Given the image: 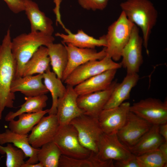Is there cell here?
Masks as SVG:
<instances>
[{
    "label": "cell",
    "mask_w": 167,
    "mask_h": 167,
    "mask_svg": "<svg viewBox=\"0 0 167 167\" xmlns=\"http://www.w3.org/2000/svg\"><path fill=\"white\" fill-rule=\"evenodd\" d=\"M11 40L8 29L0 45V120L5 108L14 107L15 98L11 89L16 71V62L11 50Z\"/></svg>",
    "instance_id": "6da1fadb"
},
{
    "label": "cell",
    "mask_w": 167,
    "mask_h": 167,
    "mask_svg": "<svg viewBox=\"0 0 167 167\" xmlns=\"http://www.w3.org/2000/svg\"><path fill=\"white\" fill-rule=\"evenodd\" d=\"M120 6L127 18L141 30L143 45L148 54L149 37L158 17L153 4L149 0H126L121 3Z\"/></svg>",
    "instance_id": "7a4b0ae2"
},
{
    "label": "cell",
    "mask_w": 167,
    "mask_h": 167,
    "mask_svg": "<svg viewBox=\"0 0 167 167\" xmlns=\"http://www.w3.org/2000/svg\"><path fill=\"white\" fill-rule=\"evenodd\" d=\"M54 40L52 35L40 32L22 33L13 38L11 48L16 63L15 78L22 76L25 65L40 46L47 47Z\"/></svg>",
    "instance_id": "3957f363"
},
{
    "label": "cell",
    "mask_w": 167,
    "mask_h": 167,
    "mask_svg": "<svg viewBox=\"0 0 167 167\" xmlns=\"http://www.w3.org/2000/svg\"><path fill=\"white\" fill-rule=\"evenodd\" d=\"M135 25L122 11L116 20L108 27L105 35L106 56L117 62L121 58L123 49L128 41Z\"/></svg>",
    "instance_id": "277c9868"
},
{
    "label": "cell",
    "mask_w": 167,
    "mask_h": 167,
    "mask_svg": "<svg viewBox=\"0 0 167 167\" xmlns=\"http://www.w3.org/2000/svg\"><path fill=\"white\" fill-rule=\"evenodd\" d=\"M53 141L62 155L74 158H88L91 151L83 147L79 140L77 132L71 124L59 125Z\"/></svg>",
    "instance_id": "5b68a950"
},
{
    "label": "cell",
    "mask_w": 167,
    "mask_h": 167,
    "mask_svg": "<svg viewBox=\"0 0 167 167\" xmlns=\"http://www.w3.org/2000/svg\"><path fill=\"white\" fill-rule=\"evenodd\" d=\"M75 129L82 145L97 153L100 138L103 133L97 118L83 114L70 122Z\"/></svg>",
    "instance_id": "8992f818"
},
{
    "label": "cell",
    "mask_w": 167,
    "mask_h": 167,
    "mask_svg": "<svg viewBox=\"0 0 167 167\" xmlns=\"http://www.w3.org/2000/svg\"><path fill=\"white\" fill-rule=\"evenodd\" d=\"M122 67L120 62L117 63L106 56L101 60L90 61L79 66L68 76L64 82L66 85L75 87L95 75Z\"/></svg>",
    "instance_id": "52a82bcc"
},
{
    "label": "cell",
    "mask_w": 167,
    "mask_h": 167,
    "mask_svg": "<svg viewBox=\"0 0 167 167\" xmlns=\"http://www.w3.org/2000/svg\"><path fill=\"white\" fill-rule=\"evenodd\" d=\"M130 111L152 125L167 122V101L148 98L131 105Z\"/></svg>",
    "instance_id": "ba28073f"
},
{
    "label": "cell",
    "mask_w": 167,
    "mask_h": 167,
    "mask_svg": "<svg viewBox=\"0 0 167 167\" xmlns=\"http://www.w3.org/2000/svg\"><path fill=\"white\" fill-rule=\"evenodd\" d=\"M139 30L135 24L129 40L122 52V59L120 63L122 66L126 69V74L138 73L143 62V40L139 35Z\"/></svg>",
    "instance_id": "9c48e42d"
},
{
    "label": "cell",
    "mask_w": 167,
    "mask_h": 167,
    "mask_svg": "<svg viewBox=\"0 0 167 167\" xmlns=\"http://www.w3.org/2000/svg\"><path fill=\"white\" fill-rule=\"evenodd\" d=\"M97 155L102 160L115 161L124 160L134 155L121 142L117 133H104L100 138Z\"/></svg>",
    "instance_id": "30bf717a"
},
{
    "label": "cell",
    "mask_w": 167,
    "mask_h": 167,
    "mask_svg": "<svg viewBox=\"0 0 167 167\" xmlns=\"http://www.w3.org/2000/svg\"><path fill=\"white\" fill-rule=\"evenodd\" d=\"M152 124L130 111L123 126L117 132L121 142L127 147L135 145Z\"/></svg>",
    "instance_id": "8fae6325"
},
{
    "label": "cell",
    "mask_w": 167,
    "mask_h": 167,
    "mask_svg": "<svg viewBox=\"0 0 167 167\" xmlns=\"http://www.w3.org/2000/svg\"><path fill=\"white\" fill-rule=\"evenodd\" d=\"M59 126L56 114L43 116L28 135L30 144L33 147L39 148L53 141Z\"/></svg>",
    "instance_id": "7c38bea8"
},
{
    "label": "cell",
    "mask_w": 167,
    "mask_h": 167,
    "mask_svg": "<svg viewBox=\"0 0 167 167\" xmlns=\"http://www.w3.org/2000/svg\"><path fill=\"white\" fill-rule=\"evenodd\" d=\"M130 106L129 102H125L118 106L102 111L97 119L103 133H117L126 122Z\"/></svg>",
    "instance_id": "4fadbf2b"
},
{
    "label": "cell",
    "mask_w": 167,
    "mask_h": 167,
    "mask_svg": "<svg viewBox=\"0 0 167 167\" xmlns=\"http://www.w3.org/2000/svg\"><path fill=\"white\" fill-rule=\"evenodd\" d=\"M64 44L68 54V62L63 74L62 80L64 82L76 68L91 60H100L106 56L105 48L97 52L95 49L80 48L71 44Z\"/></svg>",
    "instance_id": "5bb4252c"
},
{
    "label": "cell",
    "mask_w": 167,
    "mask_h": 167,
    "mask_svg": "<svg viewBox=\"0 0 167 167\" xmlns=\"http://www.w3.org/2000/svg\"><path fill=\"white\" fill-rule=\"evenodd\" d=\"M117 83L116 81H113L105 90L79 95L77 102L84 114L97 118L104 109Z\"/></svg>",
    "instance_id": "9a60e30c"
},
{
    "label": "cell",
    "mask_w": 167,
    "mask_h": 167,
    "mask_svg": "<svg viewBox=\"0 0 167 167\" xmlns=\"http://www.w3.org/2000/svg\"><path fill=\"white\" fill-rule=\"evenodd\" d=\"M66 91L57 101L56 115L59 125L70 123L74 119L84 114L79 107L77 99L79 95L75 91L74 87L67 85Z\"/></svg>",
    "instance_id": "2e32d148"
},
{
    "label": "cell",
    "mask_w": 167,
    "mask_h": 167,
    "mask_svg": "<svg viewBox=\"0 0 167 167\" xmlns=\"http://www.w3.org/2000/svg\"><path fill=\"white\" fill-rule=\"evenodd\" d=\"M24 11L29 20L31 32H40L52 35L54 31L52 20L41 11L38 5L32 0H22Z\"/></svg>",
    "instance_id": "e0dca14e"
},
{
    "label": "cell",
    "mask_w": 167,
    "mask_h": 167,
    "mask_svg": "<svg viewBox=\"0 0 167 167\" xmlns=\"http://www.w3.org/2000/svg\"><path fill=\"white\" fill-rule=\"evenodd\" d=\"M43 74L15 78L12 82L11 91L14 93L20 92L27 97L46 94L49 92L43 83Z\"/></svg>",
    "instance_id": "ac0fdd59"
},
{
    "label": "cell",
    "mask_w": 167,
    "mask_h": 167,
    "mask_svg": "<svg viewBox=\"0 0 167 167\" xmlns=\"http://www.w3.org/2000/svg\"><path fill=\"white\" fill-rule=\"evenodd\" d=\"M117 70H109L90 78L75 86L74 89L79 96L105 90L112 84Z\"/></svg>",
    "instance_id": "d6986e66"
},
{
    "label": "cell",
    "mask_w": 167,
    "mask_h": 167,
    "mask_svg": "<svg viewBox=\"0 0 167 167\" xmlns=\"http://www.w3.org/2000/svg\"><path fill=\"white\" fill-rule=\"evenodd\" d=\"M11 143L24 152L28 159L25 162L35 164L38 162L37 154L39 148L33 147L30 144L28 135H22L15 133L9 129L0 133V144Z\"/></svg>",
    "instance_id": "ffe728a7"
},
{
    "label": "cell",
    "mask_w": 167,
    "mask_h": 167,
    "mask_svg": "<svg viewBox=\"0 0 167 167\" xmlns=\"http://www.w3.org/2000/svg\"><path fill=\"white\" fill-rule=\"evenodd\" d=\"M67 33L59 32L55 36L61 38L62 43L71 44L80 48L95 49L96 47H105L106 42L105 35L96 39L85 33L82 30H79L76 33L71 32L64 26L63 28Z\"/></svg>",
    "instance_id": "44dd1931"
},
{
    "label": "cell",
    "mask_w": 167,
    "mask_h": 167,
    "mask_svg": "<svg viewBox=\"0 0 167 167\" xmlns=\"http://www.w3.org/2000/svg\"><path fill=\"white\" fill-rule=\"evenodd\" d=\"M139 79L138 73L126 74L122 81L117 83L104 109L118 106L130 98L132 89Z\"/></svg>",
    "instance_id": "7402d4cb"
},
{
    "label": "cell",
    "mask_w": 167,
    "mask_h": 167,
    "mask_svg": "<svg viewBox=\"0 0 167 167\" xmlns=\"http://www.w3.org/2000/svg\"><path fill=\"white\" fill-rule=\"evenodd\" d=\"M159 126L152 125L135 145L128 147L131 152L135 156H138L158 149L165 141L159 133Z\"/></svg>",
    "instance_id": "603a6c76"
},
{
    "label": "cell",
    "mask_w": 167,
    "mask_h": 167,
    "mask_svg": "<svg viewBox=\"0 0 167 167\" xmlns=\"http://www.w3.org/2000/svg\"><path fill=\"white\" fill-rule=\"evenodd\" d=\"M50 60L46 47L40 46L25 65L23 76L43 74L49 67Z\"/></svg>",
    "instance_id": "cb8c5ba5"
},
{
    "label": "cell",
    "mask_w": 167,
    "mask_h": 167,
    "mask_svg": "<svg viewBox=\"0 0 167 167\" xmlns=\"http://www.w3.org/2000/svg\"><path fill=\"white\" fill-rule=\"evenodd\" d=\"M49 109L33 113H24L18 117L17 120L9 121L8 128L11 131L20 134L28 135L41 118L47 113Z\"/></svg>",
    "instance_id": "d4e9b609"
},
{
    "label": "cell",
    "mask_w": 167,
    "mask_h": 167,
    "mask_svg": "<svg viewBox=\"0 0 167 167\" xmlns=\"http://www.w3.org/2000/svg\"><path fill=\"white\" fill-rule=\"evenodd\" d=\"M44 84L51 94L52 105L49 109V114H56L58 99L62 97L66 91V87L62 80L57 77L55 74L49 68L43 74Z\"/></svg>",
    "instance_id": "484cf974"
},
{
    "label": "cell",
    "mask_w": 167,
    "mask_h": 167,
    "mask_svg": "<svg viewBox=\"0 0 167 167\" xmlns=\"http://www.w3.org/2000/svg\"><path fill=\"white\" fill-rule=\"evenodd\" d=\"M50 64L57 77L62 79L68 62V54L64 44L53 43L46 47Z\"/></svg>",
    "instance_id": "4316f807"
},
{
    "label": "cell",
    "mask_w": 167,
    "mask_h": 167,
    "mask_svg": "<svg viewBox=\"0 0 167 167\" xmlns=\"http://www.w3.org/2000/svg\"><path fill=\"white\" fill-rule=\"evenodd\" d=\"M48 97L46 94L35 96H25V101L20 106V108L17 111L10 112L5 116L6 122L14 119L19 115L24 113H33L43 110L47 105Z\"/></svg>",
    "instance_id": "83f0119b"
},
{
    "label": "cell",
    "mask_w": 167,
    "mask_h": 167,
    "mask_svg": "<svg viewBox=\"0 0 167 167\" xmlns=\"http://www.w3.org/2000/svg\"><path fill=\"white\" fill-rule=\"evenodd\" d=\"M62 155L58 147L52 141L39 148L37 158L38 162L42 164L43 167H58Z\"/></svg>",
    "instance_id": "f1b7e54d"
},
{
    "label": "cell",
    "mask_w": 167,
    "mask_h": 167,
    "mask_svg": "<svg viewBox=\"0 0 167 167\" xmlns=\"http://www.w3.org/2000/svg\"><path fill=\"white\" fill-rule=\"evenodd\" d=\"M105 161L99 158L97 154L91 152L87 158L78 159L62 155L60 156L59 167H104Z\"/></svg>",
    "instance_id": "f546056e"
},
{
    "label": "cell",
    "mask_w": 167,
    "mask_h": 167,
    "mask_svg": "<svg viewBox=\"0 0 167 167\" xmlns=\"http://www.w3.org/2000/svg\"><path fill=\"white\" fill-rule=\"evenodd\" d=\"M6 146L0 144V154H6V167H22L25 163L26 157L24 152L11 143H7Z\"/></svg>",
    "instance_id": "4dcf8cb0"
},
{
    "label": "cell",
    "mask_w": 167,
    "mask_h": 167,
    "mask_svg": "<svg viewBox=\"0 0 167 167\" xmlns=\"http://www.w3.org/2000/svg\"><path fill=\"white\" fill-rule=\"evenodd\" d=\"M136 158L139 167H167V160L163 156L158 148L136 156Z\"/></svg>",
    "instance_id": "1f68e13d"
},
{
    "label": "cell",
    "mask_w": 167,
    "mask_h": 167,
    "mask_svg": "<svg viewBox=\"0 0 167 167\" xmlns=\"http://www.w3.org/2000/svg\"><path fill=\"white\" fill-rule=\"evenodd\" d=\"M79 5L88 10H102L107 6L109 0H77Z\"/></svg>",
    "instance_id": "d6a6232c"
},
{
    "label": "cell",
    "mask_w": 167,
    "mask_h": 167,
    "mask_svg": "<svg viewBox=\"0 0 167 167\" xmlns=\"http://www.w3.org/2000/svg\"><path fill=\"white\" fill-rule=\"evenodd\" d=\"M10 10L15 14L24 11V6L22 0H3Z\"/></svg>",
    "instance_id": "836d02e7"
},
{
    "label": "cell",
    "mask_w": 167,
    "mask_h": 167,
    "mask_svg": "<svg viewBox=\"0 0 167 167\" xmlns=\"http://www.w3.org/2000/svg\"><path fill=\"white\" fill-rule=\"evenodd\" d=\"M114 165V167H139L135 155L124 160L115 161Z\"/></svg>",
    "instance_id": "e575fe53"
},
{
    "label": "cell",
    "mask_w": 167,
    "mask_h": 167,
    "mask_svg": "<svg viewBox=\"0 0 167 167\" xmlns=\"http://www.w3.org/2000/svg\"><path fill=\"white\" fill-rule=\"evenodd\" d=\"M159 132L165 141H167V123L159 126Z\"/></svg>",
    "instance_id": "d590c367"
},
{
    "label": "cell",
    "mask_w": 167,
    "mask_h": 167,
    "mask_svg": "<svg viewBox=\"0 0 167 167\" xmlns=\"http://www.w3.org/2000/svg\"><path fill=\"white\" fill-rule=\"evenodd\" d=\"M158 149L165 158L167 160V141H165L162 143Z\"/></svg>",
    "instance_id": "8d00e7d4"
},
{
    "label": "cell",
    "mask_w": 167,
    "mask_h": 167,
    "mask_svg": "<svg viewBox=\"0 0 167 167\" xmlns=\"http://www.w3.org/2000/svg\"><path fill=\"white\" fill-rule=\"evenodd\" d=\"M22 167H43V166L39 162L35 164L28 163L25 162Z\"/></svg>",
    "instance_id": "74e56055"
},
{
    "label": "cell",
    "mask_w": 167,
    "mask_h": 167,
    "mask_svg": "<svg viewBox=\"0 0 167 167\" xmlns=\"http://www.w3.org/2000/svg\"><path fill=\"white\" fill-rule=\"evenodd\" d=\"M1 160V158L0 157V161Z\"/></svg>",
    "instance_id": "f35d334b"
}]
</instances>
